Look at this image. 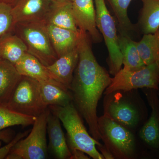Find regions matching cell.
<instances>
[{"instance_id": "1", "label": "cell", "mask_w": 159, "mask_h": 159, "mask_svg": "<svg viewBox=\"0 0 159 159\" xmlns=\"http://www.w3.org/2000/svg\"><path fill=\"white\" fill-rule=\"evenodd\" d=\"M92 40L87 32L80 30L79 59L70 91L73 102L88 125L90 134L101 140L98 129L97 108L102 94L111 82L110 73L100 65L94 56Z\"/></svg>"}, {"instance_id": "2", "label": "cell", "mask_w": 159, "mask_h": 159, "mask_svg": "<svg viewBox=\"0 0 159 159\" xmlns=\"http://www.w3.org/2000/svg\"><path fill=\"white\" fill-rule=\"evenodd\" d=\"M114 91L105 95L103 115L134 131L147 119V109L145 103L134 91Z\"/></svg>"}, {"instance_id": "3", "label": "cell", "mask_w": 159, "mask_h": 159, "mask_svg": "<svg viewBox=\"0 0 159 159\" xmlns=\"http://www.w3.org/2000/svg\"><path fill=\"white\" fill-rule=\"evenodd\" d=\"M50 111L62 122L67 132V142L70 151H82L94 159H104L97 148L101 143L89 133L82 117L73 102L64 107L50 106Z\"/></svg>"}, {"instance_id": "4", "label": "cell", "mask_w": 159, "mask_h": 159, "mask_svg": "<svg viewBox=\"0 0 159 159\" xmlns=\"http://www.w3.org/2000/svg\"><path fill=\"white\" fill-rule=\"evenodd\" d=\"M98 125L101 140L114 158L139 157V147L134 132L104 115L98 118Z\"/></svg>"}, {"instance_id": "5", "label": "cell", "mask_w": 159, "mask_h": 159, "mask_svg": "<svg viewBox=\"0 0 159 159\" xmlns=\"http://www.w3.org/2000/svg\"><path fill=\"white\" fill-rule=\"evenodd\" d=\"M13 32L25 44L27 52L46 66L51 65L58 58L51 44L44 21L16 23Z\"/></svg>"}, {"instance_id": "6", "label": "cell", "mask_w": 159, "mask_h": 159, "mask_svg": "<svg viewBox=\"0 0 159 159\" xmlns=\"http://www.w3.org/2000/svg\"><path fill=\"white\" fill-rule=\"evenodd\" d=\"M48 108L36 117L28 135L13 146L6 159H44L48 156L47 142Z\"/></svg>"}, {"instance_id": "7", "label": "cell", "mask_w": 159, "mask_h": 159, "mask_svg": "<svg viewBox=\"0 0 159 159\" xmlns=\"http://www.w3.org/2000/svg\"><path fill=\"white\" fill-rule=\"evenodd\" d=\"M6 107L15 112L36 118L48 108L42 98L38 81L23 76L12 92Z\"/></svg>"}, {"instance_id": "8", "label": "cell", "mask_w": 159, "mask_h": 159, "mask_svg": "<svg viewBox=\"0 0 159 159\" xmlns=\"http://www.w3.org/2000/svg\"><path fill=\"white\" fill-rule=\"evenodd\" d=\"M96 25L105 41L108 51L109 73L115 76L121 69L122 56L119 49L115 20L106 5L105 0H95Z\"/></svg>"}, {"instance_id": "9", "label": "cell", "mask_w": 159, "mask_h": 159, "mask_svg": "<svg viewBox=\"0 0 159 159\" xmlns=\"http://www.w3.org/2000/svg\"><path fill=\"white\" fill-rule=\"evenodd\" d=\"M139 89L159 90V66L157 64L146 65L135 71L122 68L113 77L104 91V95L114 91H129Z\"/></svg>"}, {"instance_id": "10", "label": "cell", "mask_w": 159, "mask_h": 159, "mask_svg": "<svg viewBox=\"0 0 159 159\" xmlns=\"http://www.w3.org/2000/svg\"><path fill=\"white\" fill-rule=\"evenodd\" d=\"M147 102L151 109L150 116L139 129V139L149 153L159 157V97L158 91L143 89Z\"/></svg>"}, {"instance_id": "11", "label": "cell", "mask_w": 159, "mask_h": 159, "mask_svg": "<svg viewBox=\"0 0 159 159\" xmlns=\"http://www.w3.org/2000/svg\"><path fill=\"white\" fill-rule=\"evenodd\" d=\"M72 12L78 29L87 32L92 42L102 41V36L96 25V14L93 0H70Z\"/></svg>"}, {"instance_id": "12", "label": "cell", "mask_w": 159, "mask_h": 159, "mask_svg": "<svg viewBox=\"0 0 159 159\" xmlns=\"http://www.w3.org/2000/svg\"><path fill=\"white\" fill-rule=\"evenodd\" d=\"M53 0H16L11 6L15 24L44 21Z\"/></svg>"}, {"instance_id": "13", "label": "cell", "mask_w": 159, "mask_h": 159, "mask_svg": "<svg viewBox=\"0 0 159 159\" xmlns=\"http://www.w3.org/2000/svg\"><path fill=\"white\" fill-rule=\"evenodd\" d=\"M47 133L49 140L48 149L53 156L58 159H70L71 151L61 128L60 120L51 111L47 119Z\"/></svg>"}, {"instance_id": "14", "label": "cell", "mask_w": 159, "mask_h": 159, "mask_svg": "<svg viewBox=\"0 0 159 159\" xmlns=\"http://www.w3.org/2000/svg\"><path fill=\"white\" fill-rule=\"evenodd\" d=\"M78 59L79 52L77 47L73 51L58 57L52 64L47 67L53 78L69 90Z\"/></svg>"}, {"instance_id": "15", "label": "cell", "mask_w": 159, "mask_h": 159, "mask_svg": "<svg viewBox=\"0 0 159 159\" xmlns=\"http://www.w3.org/2000/svg\"><path fill=\"white\" fill-rule=\"evenodd\" d=\"M15 66L21 76L30 77L39 82L52 84L60 87L66 90L69 91L64 86L53 78L47 66L43 65L36 57L27 52Z\"/></svg>"}, {"instance_id": "16", "label": "cell", "mask_w": 159, "mask_h": 159, "mask_svg": "<svg viewBox=\"0 0 159 159\" xmlns=\"http://www.w3.org/2000/svg\"><path fill=\"white\" fill-rule=\"evenodd\" d=\"M46 24L51 44L57 57H60L77 48L80 31L75 32Z\"/></svg>"}, {"instance_id": "17", "label": "cell", "mask_w": 159, "mask_h": 159, "mask_svg": "<svg viewBox=\"0 0 159 159\" xmlns=\"http://www.w3.org/2000/svg\"><path fill=\"white\" fill-rule=\"evenodd\" d=\"M45 22L75 32L80 31L73 15L70 0L54 1Z\"/></svg>"}, {"instance_id": "18", "label": "cell", "mask_w": 159, "mask_h": 159, "mask_svg": "<svg viewBox=\"0 0 159 159\" xmlns=\"http://www.w3.org/2000/svg\"><path fill=\"white\" fill-rule=\"evenodd\" d=\"M22 76L15 66L0 58V104L6 106Z\"/></svg>"}, {"instance_id": "19", "label": "cell", "mask_w": 159, "mask_h": 159, "mask_svg": "<svg viewBox=\"0 0 159 159\" xmlns=\"http://www.w3.org/2000/svg\"><path fill=\"white\" fill-rule=\"evenodd\" d=\"M143 6L136 25L142 34L154 33L159 28V0H140Z\"/></svg>"}, {"instance_id": "20", "label": "cell", "mask_w": 159, "mask_h": 159, "mask_svg": "<svg viewBox=\"0 0 159 159\" xmlns=\"http://www.w3.org/2000/svg\"><path fill=\"white\" fill-rule=\"evenodd\" d=\"M118 42L122 54L123 69L128 71H135L146 66L139 54L137 42L132 39L128 34L119 32Z\"/></svg>"}, {"instance_id": "21", "label": "cell", "mask_w": 159, "mask_h": 159, "mask_svg": "<svg viewBox=\"0 0 159 159\" xmlns=\"http://www.w3.org/2000/svg\"><path fill=\"white\" fill-rule=\"evenodd\" d=\"M27 52L22 40L14 32L7 33L0 38V58L15 65Z\"/></svg>"}, {"instance_id": "22", "label": "cell", "mask_w": 159, "mask_h": 159, "mask_svg": "<svg viewBox=\"0 0 159 159\" xmlns=\"http://www.w3.org/2000/svg\"><path fill=\"white\" fill-rule=\"evenodd\" d=\"M38 85L43 101L48 107L50 106L64 107L73 102L70 91L48 82L38 81Z\"/></svg>"}, {"instance_id": "23", "label": "cell", "mask_w": 159, "mask_h": 159, "mask_svg": "<svg viewBox=\"0 0 159 159\" xmlns=\"http://www.w3.org/2000/svg\"><path fill=\"white\" fill-rule=\"evenodd\" d=\"M137 46L145 65L157 64L159 66V28L154 33L143 34Z\"/></svg>"}, {"instance_id": "24", "label": "cell", "mask_w": 159, "mask_h": 159, "mask_svg": "<svg viewBox=\"0 0 159 159\" xmlns=\"http://www.w3.org/2000/svg\"><path fill=\"white\" fill-rule=\"evenodd\" d=\"M107 1L117 20L120 32L128 34L130 31H137L136 25L131 23L127 13L129 6L132 0Z\"/></svg>"}, {"instance_id": "25", "label": "cell", "mask_w": 159, "mask_h": 159, "mask_svg": "<svg viewBox=\"0 0 159 159\" xmlns=\"http://www.w3.org/2000/svg\"><path fill=\"white\" fill-rule=\"evenodd\" d=\"M36 118L15 112L7 107L0 104V130L15 125L25 127L32 125Z\"/></svg>"}, {"instance_id": "26", "label": "cell", "mask_w": 159, "mask_h": 159, "mask_svg": "<svg viewBox=\"0 0 159 159\" xmlns=\"http://www.w3.org/2000/svg\"><path fill=\"white\" fill-rule=\"evenodd\" d=\"M15 25L11 5L0 3V38L7 33L13 32Z\"/></svg>"}, {"instance_id": "27", "label": "cell", "mask_w": 159, "mask_h": 159, "mask_svg": "<svg viewBox=\"0 0 159 159\" xmlns=\"http://www.w3.org/2000/svg\"><path fill=\"white\" fill-rule=\"evenodd\" d=\"M30 130H27L24 132H20L15 136L14 138L7 145L3 147H0V159H6L11 148L20 139H23L28 135Z\"/></svg>"}, {"instance_id": "28", "label": "cell", "mask_w": 159, "mask_h": 159, "mask_svg": "<svg viewBox=\"0 0 159 159\" xmlns=\"http://www.w3.org/2000/svg\"><path fill=\"white\" fill-rule=\"evenodd\" d=\"M15 136L14 130L8 128L0 130V141L9 143L12 140Z\"/></svg>"}, {"instance_id": "29", "label": "cell", "mask_w": 159, "mask_h": 159, "mask_svg": "<svg viewBox=\"0 0 159 159\" xmlns=\"http://www.w3.org/2000/svg\"><path fill=\"white\" fill-rule=\"evenodd\" d=\"M97 149H99L100 153L102 155L104 159H114V157L110 151L108 150V148L104 145L102 144H99V145H97Z\"/></svg>"}, {"instance_id": "30", "label": "cell", "mask_w": 159, "mask_h": 159, "mask_svg": "<svg viewBox=\"0 0 159 159\" xmlns=\"http://www.w3.org/2000/svg\"><path fill=\"white\" fill-rule=\"evenodd\" d=\"M70 159H88L90 158L85 152L77 149L71 151Z\"/></svg>"}, {"instance_id": "31", "label": "cell", "mask_w": 159, "mask_h": 159, "mask_svg": "<svg viewBox=\"0 0 159 159\" xmlns=\"http://www.w3.org/2000/svg\"><path fill=\"white\" fill-rule=\"evenodd\" d=\"M16 0H0V3H5L12 6Z\"/></svg>"}, {"instance_id": "32", "label": "cell", "mask_w": 159, "mask_h": 159, "mask_svg": "<svg viewBox=\"0 0 159 159\" xmlns=\"http://www.w3.org/2000/svg\"><path fill=\"white\" fill-rule=\"evenodd\" d=\"M53 1H61V0H53Z\"/></svg>"}, {"instance_id": "33", "label": "cell", "mask_w": 159, "mask_h": 159, "mask_svg": "<svg viewBox=\"0 0 159 159\" xmlns=\"http://www.w3.org/2000/svg\"><path fill=\"white\" fill-rule=\"evenodd\" d=\"M158 95L159 97V90L158 91Z\"/></svg>"}]
</instances>
